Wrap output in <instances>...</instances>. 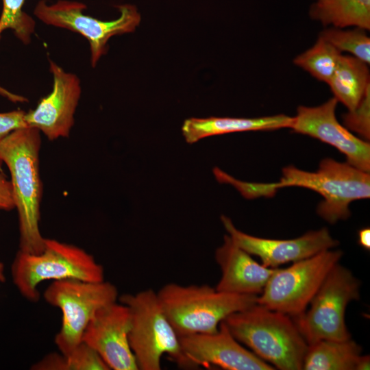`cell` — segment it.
<instances>
[{
    "instance_id": "30",
    "label": "cell",
    "mask_w": 370,
    "mask_h": 370,
    "mask_svg": "<svg viewBox=\"0 0 370 370\" xmlns=\"http://www.w3.org/2000/svg\"><path fill=\"white\" fill-rule=\"evenodd\" d=\"M5 268L4 264L2 262L0 261V283H2L5 281Z\"/></svg>"
},
{
    "instance_id": "22",
    "label": "cell",
    "mask_w": 370,
    "mask_h": 370,
    "mask_svg": "<svg viewBox=\"0 0 370 370\" xmlns=\"http://www.w3.org/2000/svg\"><path fill=\"white\" fill-rule=\"evenodd\" d=\"M341 56V51L319 36L316 43L297 56L293 62L317 79L328 84L336 69Z\"/></svg>"
},
{
    "instance_id": "8",
    "label": "cell",
    "mask_w": 370,
    "mask_h": 370,
    "mask_svg": "<svg viewBox=\"0 0 370 370\" xmlns=\"http://www.w3.org/2000/svg\"><path fill=\"white\" fill-rule=\"evenodd\" d=\"M342 256V251L330 249L294 262L288 267L275 268L258 295L257 304L292 319L301 315Z\"/></svg>"
},
{
    "instance_id": "13",
    "label": "cell",
    "mask_w": 370,
    "mask_h": 370,
    "mask_svg": "<svg viewBox=\"0 0 370 370\" xmlns=\"http://www.w3.org/2000/svg\"><path fill=\"white\" fill-rule=\"evenodd\" d=\"M130 312L116 301L99 309L86 325L82 342L95 351L110 369L138 370L129 342Z\"/></svg>"
},
{
    "instance_id": "25",
    "label": "cell",
    "mask_w": 370,
    "mask_h": 370,
    "mask_svg": "<svg viewBox=\"0 0 370 370\" xmlns=\"http://www.w3.org/2000/svg\"><path fill=\"white\" fill-rule=\"evenodd\" d=\"M343 125L369 141L370 138V88L357 107L343 115Z\"/></svg>"
},
{
    "instance_id": "9",
    "label": "cell",
    "mask_w": 370,
    "mask_h": 370,
    "mask_svg": "<svg viewBox=\"0 0 370 370\" xmlns=\"http://www.w3.org/2000/svg\"><path fill=\"white\" fill-rule=\"evenodd\" d=\"M43 297L62 312V325L55 343L60 352L67 353L82 343L83 332L95 313L116 301L119 294L116 287L105 280L66 279L53 281Z\"/></svg>"
},
{
    "instance_id": "7",
    "label": "cell",
    "mask_w": 370,
    "mask_h": 370,
    "mask_svg": "<svg viewBox=\"0 0 370 370\" xmlns=\"http://www.w3.org/2000/svg\"><path fill=\"white\" fill-rule=\"evenodd\" d=\"M359 280L350 270L336 263L310 301L308 308L293 318L308 345L321 340L351 338L345 315L349 303L360 298Z\"/></svg>"
},
{
    "instance_id": "12",
    "label": "cell",
    "mask_w": 370,
    "mask_h": 370,
    "mask_svg": "<svg viewBox=\"0 0 370 370\" xmlns=\"http://www.w3.org/2000/svg\"><path fill=\"white\" fill-rule=\"evenodd\" d=\"M53 76L51 92L34 110L25 112L28 127L42 132L49 140L68 137L75 123V113L82 94L81 82L73 73L49 61Z\"/></svg>"
},
{
    "instance_id": "5",
    "label": "cell",
    "mask_w": 370,
    "mask_h": 370,
    "mask_svg": "<svg viewBox=\"0 0 370 370\" xmlns=\"http://www.w3.org/2000/svg\"><path fill=\"white\" fill-rule=\"evenodd\" d=\"M129 308V342L140 370H160L166 354L179 368L198 369L184 354L180 337L166 317L157 293L146 289L119 298Z\"/></svg>"
},
{
    "instance_id": "18",
    "label": "cell",
    "mask_w": 370,
    "mask_h": 370,
    "mask_svg": "<svg viewBox=\"0 0 370 370\" xmlns=\"http://www.w3.org/2000/svg\"><path fill=\"white\" fill-rule=\"evenodd\" d=\"M338 101L354 110L370 88L367 64L354 56L341 54L336 69L328 82Z\"/></svg>"
},
{
    "instance_id": "3",
    "label": "cell",
    "mask_w": 370,
    "mask_h": 370,
    "mask_svg": "<svg viewBox=\"0 0 370 370\" xmlns=\"http://www.w3.org/2000/svg\"><path fill=\"white\" fill-rule=\"evenodd\" d=\"M223 321L240 343L275 369H302L308 344L288 315L256 303Z\"/></svg>"
},
{
    "instance_id": "23",
    "label": "cell",
    "mask_w": 370,
    "mask_h": 370,
    "mask_svg": "<svg viewBox=\"0 0 370 370\" xmlns=\"http://www.w3.org/2000/svg\"><path fill=\"white\" fill-rule=\"evenodd\" d=\"M319 36L339 51L349 52L369 64L370 38L365 29L356 27L354 29L345 30L333 27L323 30Z\"/></svg>"
},
{
    "instance_id": "6",
    "label": "cell",
    "mask_w": 370,
    "mask_h": 370,
    "mask_svg": "<svg viewBox=\"0 0 370 370\" xmlns=\"http://www.w3.org/2000/svg\"><path fill=\"white\" fill-rule=\"evenodd\" d=\"M11 273L21 295L34 302L40 298L38 285L46 280H104L103 267L91 254L74 245L49 238H45L40 253L18 250L12 264Z\"/></svg>"
},
{
    "instance_id": "4",
    "label": "cell",
    "mask_w": 370,
    "mask_h": 370,
    "mask_svg": "<svg viewBox=\"0 0 370 370\" xmlns=\"http://www.w3.org/2000/svg\"><path fill=\"white\" fill-rule=\"evenodd\" d=\"M157 295L169 321L180 336L216 332L231 314L257 303L256 295L219 291L208 284L169 283Z\"/></svg>"
},
{
    "instance_id": "16",
    "label": "cell",
    "mask_w": 370,
    "mask_h": 370,
    "mask_svg": "<svg viewBox=\"0 0 370 370\" xmlns=\"http://www.w3.org/2000/svg\"><path fill=\"white\" fill-rule=\"evenodd\" d=\"M214 257L221 271L215 288L225 293L259 295L275 269L259 264L228 234L224 236Z\"/></svg>"
},
{
    "instance_id": "17",
    "label": "cell",
    "mask_w": 370,
    "mask_h": 370,
    "mask_svg": "<svg viewBox=\"0 0 370 370\" xmlns=\"http://www.w3.org/2000/svg\"><path fill=\"white\" fill-rule=\"evenodd\" d=\"M292 122L293 117L285 114L258 118H190L184 121L182 131L186 142L192 144L210 136L238 132L269 131L290 128Z\"/></svg>"
},
{
    "instance_id": "24",
    "label": "cell",
    "mask_w": 370,
    "mask_h": 370,
    "mask_svg": "<svg viewBox=\"0 0 370 370\" xmlns=\"http://www.w3.org/2000/svg\"><path fill=\"white\" fill-rule=\"evenodd\" d=\"M25 0H2L0 16V35L5 29H11L23 44H29L35 31L33 18L23 10Z\"/></svg>"
},
{
    "instance_id": "28",
    "label": "cell",
    "mask_w": 370,
    "mask_h": 370,
    "mask_svg": "<svg viewBox=\"0 0 370 370\" xmlns=\"http://www.w3.org/2000/svg\"><path fill=\"white\" fill-rule=\"evenodd\" d=\"M358 244L367 250L370 249V229L362 228L358 231Z\"/></svg>"
},
{
    "instance_id": "1",
    "label": "cell",
    "mask_w": 370,
    "mask_h": 370,
    "mask_svg": "<svg viewBox=\"0 0 370 370\" xmlns=\"http://www.w3.org/2000/svg\"><path fill=\"white\" fill-rule=\"evenodd\" d=\"M40 132L25 127L0 143V158L10 173L13 197L18 216L19 250L38 254L44 248L39 221L42 184L39 171Z\"/></svg>"
},
{
    "instance_id": "26",
    "label": "cell",
    "mask_w": 370,
    "mask_h": 370,
    "mask_svg": "<svg viewBox=\"0 0 370 370\" xmlns=\"http://www.w3.org/2000/svg\"><path fill=\"white\" fill-rule=\"evenodd\" d=\"M25 116L21 110L0 112V143L13 131L27 127Z\"/></svg>"
},
{
    "instance_id": "2",
    "label": "cell",
    "mask_w": 370,
    "mask_h": 370,
    "mask_svg": "<svg viewBox=\"0 0 370 370\" xmlns=\"http://www.w3.org/2000/svg\"><path fill=\"white\" fill-rule=\"evenodd\" d=\"M280 182L273 184L246 182L244 192L249 199L271 197L286 186H300L320 194L323 200L317 206V214L327 222L334 224L351 215L349 204L370 197L369 173L346 162L332 158L323 159L316 172L300 170L293 166L283 169Z\"/></svg>"
},
{
    "instance_id": "27",
    "label": "cell",
    "mask_w": 370,
    "mask_h": 370,
    "mask_svg": "<svg viewBox=\"0 0 370 370\" xmlns=\"http://www.w3.org/2000/svg\"><path fill=\"white\" fill-rule=\"evenodd\" d=\"M14 208L15 204L10 180L4 173H0V210L10 211Z\"/></svg>"
},
{
    "instance_id": "10",
    "label": "cell",
    "mask_w": 370,
    "mask_h": 370,
    "mask_svg": "<svg viewBox=\"0 0 370 370\" xmlns=\"http://www.w3.org/2000/svg\"><path fill=\"white\" fill-rule=\"evenodd\" d=\"M120 16L104 21L86 15V5L79 1L58 0L49 4L39 1L34 14L46 25L66 29L84 37L89 43L90 64L95 67L100 58L108 51L107 43L114 36L133 32L139 25L141 17L136 6L123 4L117 6Z\"/></svg>"
},
{
    "instance_id": "21",
    "label": "cell",
    "mask_w": 370,
    "mask_h": 370,
    "mask_svg": "<svg viewBox=\"0 0 370 370\" xmlns=\"http://www.w3.org/2000/svg\"><path fill=\"white\" fill-rule=\"evenodd\" d=\"M34 370H110L99 355L81 343L67 353H51L32 365Z\"/></svg>"
},
{
    "instance_id": "11",
    "label": "cell",
    "mask_w": 370,
    "mask_h": 370,
    "mask_svg": "<svg viewBox=\"0 0 370 370\" xmlns=\"http://www.w3.org/2000/svg\"><path fill=\"white\" fill-rule=\"evenodd\" d=\"M338 102L332 97L319 106H299L290 129L332 145L345 156L348 164L369 173L370 144L354 135L338 121Z\"/></svg>"
},
{
    "instance_id": "20",
    "label": "cell",
    "mask_w": 370,
    "mask_h": 370,
    "mask_svg": "<svg viewBox=\"0 0 370 370\" xmlns=\"http://www.w3.org/2000/svg\"><path fill=\"white\" fill-rule=\"evenodd\" d=\"M310 16L324 25L370 29V0H315Z\"/></svg>"
},
{
    "instance_id": "14",
    "label": "cell",
    "mask_w": 370,
    "mask_h": 370,
    "mask_svg": "<svg viewBox=\"0 0 370 370\" xmlns=\"http://www.w3.org/2000/svg\"><path fill=\"white\" fill-rule=\"evenodd\" d=\"M221 220L236 245L248 254L259 257L262 264L269 268H278L285 263L309 258L322 251L333 249L339 244L326 227L308 232L293 239H271L243 232L225 215L221 216Z\"/></svg>"
},
{
    "instance_id": "29",
    "label": "cell",
    "mask_w": 370,
    "mask_h": 370,
    "mask_svg": "<svg viewBox=\"0 0 370 370\" xmlns=\"http://www.w3.org/2000/svg\"><path fill=\"white\" fill-rule=\"evenodd\" d=\"M370 357L369 355H360L356 365L355 370L369 369Z\"/></svg>"
},
{
    "instance_id": "19",
    "label": "cell",
    "mask_w": 370,
    "mask_h": 370,
    "mask_svg": "<svg viewBox=\"0 0 370 370\" xmlns=\"http://www.w3.org/2000/svg\"><path fill=\"white\" fill-rule=\"evenodd\" d=\"M362 347L354 340H321L308 345L302 369L355 370Z\"/></svg>"
},
{
    "instance_id": "15",
    "label": "cell",
    "mask_w": 370,
    "mask_h": 370,
    "mask_svg": "<svg viewBox=\"0 0 370 370\" xmlns=\"http://www.w3.org/2000/svg\"><path fill=\"white\" fill-rule=\"evenodd\" d=\"M183 352L197 367L225 370H273L275 368L247 350L222 321L216 332L180 336Z\"/></svg>"
},
{
    "instance_id": "31",
    "label": "cell",
    "mask_w": 370,
    "mask_h": 370,
    "mask_svg": "<svg viewBox=\"0 0 370 370\" xmlns=\"http://www.w3.org/2000/svg\"><path fill=\"white\" fill-rule=\"evenodd\" d=\"M3 164V162L1 160V159L0 158V170H1V167H2Z\"/></svg>"
}]
</instances>
